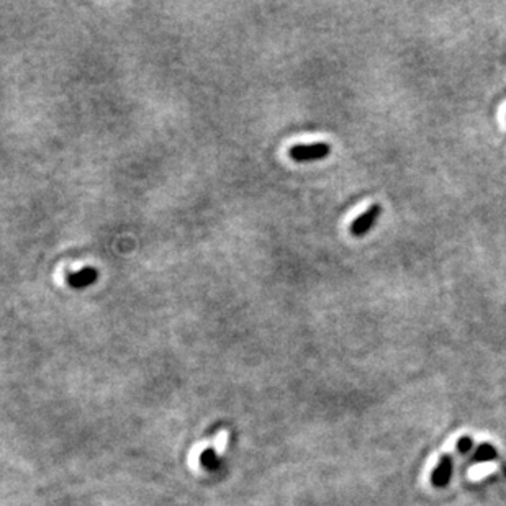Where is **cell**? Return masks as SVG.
<instances>
[{
	"instance_id": "cell-1",
	"label": "cell",
	"mask_w": 506,
	"mask_h": 506,
	"mask_svg": "<svg viewBox=\"0 0 506 506\" xmlns=\"http://www.w3.org/2000/svg\"><path fill=\"white\" fill-rule=\"evenodd\" d=\"M331 148L328 143H313V144H297L290 149V158L295 163H311L320 161L330 154Z\"/></svg>"
},
{
	"instance_id": "cell-2",
	"label": "cell",
	"mask_w": 506,
	"mask_h": 506,
	"mask_svg": "<svg viewBox=\"0 0 506 506\" xmlns=\"http://www.w3.org/2000/svg\"><path fill=\"white\" fill-rule=\"evenodd\" d=\"M380 213H382L380 205H372L369 210H365L363 215L358 216V218L353 221V225H351L353 235L363 236V235H365L367 231H370V228L374 226L375 220L379 218Z\"/></svg>"
},
{
	"instance_id": "cell-3",
	"label": "cell",
	"mask_w": 506,
	"mask_h": 506,
	"mask_svg": "<svg viewBox=\"0 0 506 506\" xmlns=\"http://www.w3.org/2000/svg\"><path fill=\"white\" fill-rule=\"evenodd\" d=\"M450 475H452V459H450V455H442L431 475L432 485L437 488L446 487L450 480Z\"/></svg>"
},
{
	"instance_id": "cell-4",
	"label": "cell",
	"mask_w": 506,
	"mask_h": 506,
	"mask_svg": "<svg viewBox=\"0 0 506 506\" xmlns=\"http://www.w3.org/2000/svg\"><path fill=\"white\" fill-rule=\"evenodd\" d=\"M98 272L93 268H86L82 270L72 272V274L68 275V283L71 287L74 288H84L87 285H92L93 282L97 280Z\"/></svg>"
},
{
	"instance_id": "cell-5",
	"label": "cell",
	"mask_w": 506,
	"mask_h": 506,
	"mask_svg": "<svg viewBox=\"0 0 506 506\" xmlns=\"http://www.w3.org/2000/svg\"><path fill=\"white\" fill-rule=\"evenodd\" d=\"M497 449H495L490 442H483L475 450V462H492V460L497 459Z\"/></svg>"
},
{
	"instance_id": "cell-6",
	"label": "cell",
	"mask_w": 506,
	"mask_h": 506,
	"mask_svg": "<svg viewBox=\"0 0 506 506\" xmlns=\"http://www.w3.org/2000/svg\"><path fill=\"white\" fill-rule=\"evenodd\" d=\"M472 447H474V441H472V437H469V436H462L457 441V450H459V452L467 454V452H470Z\"/></svg>"
},
{
	"instance_id": "cell-7",
	"label": "cell",
	"mask_w": 506,
	"mask_h": 506,
	"mask_svg": "<svg viewBox=\"0 0 506 506\" xmlns=\"http://www.w3.org/2000/svg\"><path fill=\"white\" fill-rule=\"evenodd\" d=\"M503 470H505V474H506V465H503Z\"/></svg>"
}]
</instances>
